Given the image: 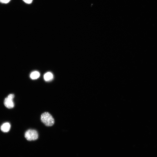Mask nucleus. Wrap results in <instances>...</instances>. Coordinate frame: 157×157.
<instances>
[{"label": "nucleus", "mask_w": 157, "mask_h": 157, "mask_svg": "<svg viewBox=\"0 0 157 157\" xmlns=\"http://www.w3.org/2000/svg\"><path fill=\"white\" fill-rule=\"evenodd\" d=\"M25 3L28 4H30L33 1V0H23Z\"/></svg>", "instance_id": "obj_8"}, {"label": "nucleus", "mask_w": 157, "mask_h": 157, "mask_svg": "<svg viewBox=\"0 0 157 157\" xmlns=\"http://www.w3.org/2000/svg\"><path fill=\"white\" fill-rule=\"evenodd\" d=\"M44 78L45 81H49L53 78V75L51 72H48L44 74Z\"/></svg>", "instance_id": "obj_5"}, {"label": "nucleus", "mask_w": 157, "mask_h": 157, "mask_svg": "<svg viewBox=\"0 0 157 157\" xmlns=\"http://www.w3.org/2000/svg\"><path fill=\"white\" fill-rule=\"evenodd\" d=\"M10 0H0V2L2 3H8Z\"/></svg>", "instance_id": "obj_7"}, {"label": "nucleus", "mask_w": 157, "mask_h": 157, "mask_svg": "<svg viewBox=\"0 0 157 157\" xmlns=\"http://www.w3.org/2000/svg\"><path fill=\"white\" fill-rule=\"evenodd\" d=\"M41 120L47 126H52L54 123V120L52 115L47 112H44L41 115Z\"/></svg>", "instance_id": "obj_1"}, {"label": "nucleus", "mask_w": 157, "mask_h": 157, "mask_svg": "<svg viewBox=\"0 0 157 157\" xmlns=\"http://www.w3.org/2000/svg\"><path fill=\"white\" fill-rule=\"evenodd\" d=\"M10 128L9 123L6 122L3 124L1 127V131L3 132H7L9 131Z\"/></svg>", "instance_id": "obj_4"}, {"label": "nucleus", "mask_w": 157, "mask_h": 157, "mask_svg": "<svg viewBox=\"0 0 157 157\" xmlns=\"http://www.w3.org/2000/svg\"><path fill=\"white\" fill-rule=\"evenodd\" d=\"M40 76V73L38 71H35L31 73L30 77L32 79H35L38 78Z\"/></svg>", "instance_id": "obj_6"}, {"label": "nucleus", "mask_w": 157, "mask_h": 157, "mask_svg": "<svg viewBox=\"0 0 157 157\" xmlns=\"http://www.w3.org/2000/svg\"><path fill=\"white\" fill-rule=\"evenodd\" d=\"M14 97V95L10 94L5 99L4 102L5 106L7 108H12L14 106L13 99Z\"/></svg>", "instance_id": "obj_3"}, {"label": "nucleus", "mask_w": 157, "mask_h": 157, "mask_svg": "<svg viewBox=\"0 0 157 157\" xmlns=\"http://www.w3.org/2000/svg\"><path fill=\"white\" fill-rule=\"evenodd\" d=\"M24 136L27 140L31 141L37 140L38 138V135L36 131L30 129L26 132Z\"/></svg>", "instance_id": "obj_2"}]
</instances>
